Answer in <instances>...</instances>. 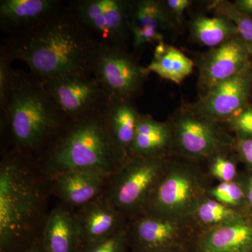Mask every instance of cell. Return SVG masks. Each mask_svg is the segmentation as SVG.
<instances>
[{"instance_id": "6da1fadb", "label": "cell", "mask_w": 252, "mask_h": 252, "mask_svg": "<svg viewBox=\"0 0 252 252\" xmlns=\"http://www.w3.org/2000/svg\"><path fill=\"white\" fill-rule=\"evenodd\" d=\"M98 41L77 21L67 2L35 27L7 36L1 46L26 63L39 80L91 73Z\"/></svg>"}, {"instance_id": "7a4b0ae2", "label": "cell", "mask_w": 252, "mask_h": 252, "mask_svg": "<svg viewBox=\"0 0 252 252\" xmlns=\"http://www.w3.org/2000/svg\"><path fill=\"white\" fill-rule=\"evenodd\" d=\"M50 195L51 180L36 158L4 151L0 163L1 252L41 233Z\"/></svg>"}, {"instance_id": "3957f363", "label": "cell", "mask_w": 252, "mask_h": 252, "mask_svg": "<svg viewBox=\"0 0 252 252\" xmlns=\"http://www.w3.org/2000/svg\"><path fill=\"white\" fill-rule=\"evenodd\" d=\"M0 109L1 132L9 144L6 150L36 158L67 124L41 81L32 74L14 69Z\"/></svg>"}, {"instance_id": "277c9868", "label": "cell", "mask_w": 252, "mask_h": 252, "mask_svg": "<svg viewBox=\"0 0 252 252\" xmlns=\"http://www.w3.org/2000/svg\"><path fill=\"white\" fill-rule=\"evenodd\" d=\"M127 158L113 140L102 112L67 122L36 160L51 177L88 169L112 175Z\"/></svg>"}, {"instance_id": "5b68a950", "label": "cell", "mask_w": 252, "mask_h": 252, "mask_svg": "<svg viewBox=\"0 0 252 252\" xmlns=\"http://www.w3.org/2000/svg\"><path fill=\"white\" fill-rule=\"evenodd\" d=\"M168 160L167 156L128 157L109 177L104 196L128 220L142 213Z\"/></svg>"}, {"instance_id": "8992f818", "label": "cell", "mask_w": 252, "mask_h": 252, "mask_svg": "<svg viewBox=\"0 0 252 252\" xmlns=\"http://www.w3.org/2000/svg\"><path fill=\"white\" fill-rule=\"evenodd\" d=\"M207 190L202 176L194 167L169 158L143 212L173 220H191Z\"/></svg>"}, {"instance_id": "52a82bcc", "label": "cell", "mask_w": 252, "mask_h": 252, "mask_svg": "<svg viewBox=\"0 0 252 252\" xmlns=\"http://www.w3.org/2000/svg\"><path fill=\"white\" fill-rule=\"evenodd\" d=\"M91 74L109 97L134 101L142 92L149 72L127 48L99 44L91 63Z\"/></svg>"}, {"instance_id": "ba28073f", "label": "cell", "mask_w": 252, "mask_h": 252, "mask_svg": "<svg viewBox=\"0 0 252 252\" xmlns=\"http://www.w3.org/2000/svg\"><path fill=\"white\" fill-rule=\"evenodd\" d=\"M170 122L172 145L182 157L211 158L224 154L235 142L217 122L189 108L181 110Z\"/></svg>"}, {"instance_id": "9c48e42d", "label": "cell", "mask_w": 252, "mask_h": 252, "mask_svg": "<svg viewBox=\"0 0 252 252\" xmlns=\"http://www.w3.org/2000/svg\"><path fill=\"white\" fill-rule=\"evenodd\" d=\"M67 4L79 23L99 44L127 48L131 39L128 24L130 1L73 0Z\"/></svg>"}, {"instance_id": "30bf717a", "label": "cell", "mask_w": 252, "mask_h": 252, "mask_svg": "<svg viewBox=\"0 0 252 252\" xmlns=\"http://www.w3.org/2000/svg\"><path fill=\"white\" fill-rule=\"evenodd\" d=\"M67 122L102 112L109 96L91 73L40 80Z\"/></svg>"}, {"instance_id": "8fae6325", "label": "cell", "mask_w": 252, "mask_h": 252, "mask_svg": "<svg viewBox=\"0 0 252 252\" xmlns=\"http://www.w3.org/2000/svg\"><path fill=\"white\" fill-rule=\"evenodd\" d=\"M191 220H173L142 212L129 219L127 240L137 252L170 251L195 229Z\"/></svg>"}, {"instance_id": "7c38bea8", "label": "cell", "mask_w": 252, "mask_h": 252, "mask_svg": "<svg viewBox=\"0 0 252 252\" xmlns=\"http://www.w3.org/2000/svg\"><path fill=\"white\" fill-rule=\"evenodd\" d=\"M252 93V65L213 86L189 107L210 120L227 122L249 106Z\"/></svg>"}, {"instance_id": "4fadbf2b", "label": "cell", "mask_w": 252, "mask_h": 252, "mask_svg": "<svg viewBox=\"0 0 252 252\" xmlns=\"http://www.w3.org/2000/svg\"><path fill=\"white\" fill-rule=\"evenodd\" d=\"M199 83L206 91L252 65V56L240 35L212 48L199 60Z\"/></svg>"}, {"instance_id": "5bb4252c", "label": "cell", "mask_w": 252, "mask_h": 252, "mask_svg": "<svg viewBox=\"0 0 252 252\" xmlns=\"http://www.w3.org/2000/svg\"><path fill=\"white\" fill-rule=\"evenodd\" d=\"M97 170H78L49 177L51 192L61 204L79 208L104 195L109 177Z\"/></svg>"}, {"instance_id": "9a60e30c", "label": "cell", "mask_w": 252, "mask_h": 252, "mask_svg": "<svg viewBox=\"0 0 252 252\" xmlns=\"http://www.w3.org/2000/svg\"><path fill=\"white\" fill-rule=\"evenodd\" d=\"M72 211L80 233L81 246L126 229L128 223V219L104 195Z\"/></svg>"}, {"instance_id": "2e32d148", "label": "cell", "mask_w": 252, "mask_h": 252, "mask_svg": "<svg viewBox=\"0 0 252 252\" xmlns=\"http://www.w3.org/2000/svg\"><path fill=\"white\" fill-rule=\"evenodd\" d=\"M202 229L200 252H252V211L249 208L234 220Z\"/></svg>"}, {"instance_id": "e0dca14e", "label": "cell", "mask_w": 252, "mask_h": 252, "mask_svg": "<svg viewBox=\"0 0 252 252\" xmlns=\"http://www.w3.org/2000/svg\"><path fill=\"white\" fill-rule=\"evenodd\" d=\"M128 24L135 49L164 41V32L171 28V17L162 1H130Z\"/></svg>"}, {"instance_id": "ac0fdd59", "label": "cell", "mask_w": 252, "mask_h": 252, "mask_svg": "<svg viewBox=\"0 0 252 252\" xmlns=\"http://www.w3.org/2000/svg\"><path fill=\"white\" fill-rule=\"evenodd\" d=\"M65 4L61 0H1L0 28L8 36L35 27Z\"/></svg>"}, {"instance_id": "d6986e66", "label": "cell", "mask_w": 252, "mask_h": 252, "mask_svg": "<svg viewBox=\"0 0 252 252\" xmlns=\"http://www.w3.org/2000/svg\"><path fill=\"white\" fill-rule=\"evenodd\" d=\"M44 252H77L80 233L72 209L60 203L46 217L40 233Z\"/></svg>"}, {"instance_id": "ffe728a7", "label": "cell", "mask_w": 252, "mask_h": 252, "mask_svg": "<svg viewBox=\"0 0 252 252\" xmlns=\"http://www.w3.org/2000/svg\"><path fill=\"white\" fill-rule=\"evenodd\" d=\"M172 146V131L170 122H158L149 114H141L135 137L129 149V157L167 156Z\"/></svg>"}, {"instance_id": "44dd1931", "label": "cell", "mask_w": 252, "mask_h": 252, "mask_svg": "<svg viewBox=\"0 0 252 252\" xmlns=\"http://www.w3.org/2000/svg\"><path fill=\"white\" fill-rule=\"evenodd\" d=\"M103 116L113 140L128 156L141 116L134 101L109 97Z\"/></svg>"}, {"instance_id": "7402d4cb", "label": "cell", "mask_w": 252, "mask_h": 252, "mask_svg": "<svg viewBox=\"0 0 252 252\" xmlns=\"http://www.w3.org/2000/svg\"><path fill=\"white\" fill-rule=\"evenodd\" d=\"M194 62L185 54L164 41L158 43L153 59L147 67L162 79L180 84L193 72Z\"/></svg>"}, {"instance_id": "603a6c76", "label": "cell", "mask_w": 252, "mask_h": 252, "mask_svg": "<svg viewBox=\"0 0 252 252\" xmlns=\"http://www.w3.org/2000/svg\"><path fill=\"white\" fill-rule=\"evenodd\" d=\"M191 31L197 42L211 49L239 35L234 23L223 16L208 17L199 15L192 21Z\"/></svg>"}, {"instance_id": "cb8c5ba5", "label": "cell", "mask_w": 252, "mask_h": 252, "mask_svg": "<svg viewBox=\"0 0 252 252\" xmlns=\"http://www.w3.org/2000/svg\"><path fill=\"white\" fill-rule=\"evenodd\" d=\"M245 210L231 208L206 195L197 207L193 220L198 228H208L234 220Z\"/></svg>"}, {"instance_id": "d4e9b609", "label": "cell", "mask_w": 252, "mask_h": 252, "mask_svg": "<svg viewBox=\"0 0 252 252\" xmlns=\"http://www.w3.org/2000/svg\"><path fill=\"white\" fill-rule=\"evenodd\" d=\"M210 9L215 10L219 16L229 18L234 23L238 28L239 35L245 41L252 56V16L239 10L234 3L225 0L214 1Z\"/></svg>"}, {"instance_id": "484cf974", "label": "cell", "mask_w": 252, "mask_h": 252, "mask_svg": "<svg viewBox=\"0 0 252 252\" xmlns=\"http://www.w3.org/2000/svg\"><path fill=\"white\" fill-rule=\"evenodd\" d=\"M207 195L231 208L236 210L248 208L243 187L236 180L220 182V185L208 189Z\"/></svg>"}, {"instance_id": "4316f807", "label": "cell", "mask_w": 252, "mask_h": 252, "mask_svg": "<svg viewBox=\"0 0 252 252\" xmlns=\"http://www.w3.org/2000/svg\"><path fill=\"white\" fill-rule=\"evenodd\" d=\"M126 228L102 240L82 245L77 252H126L129 245Z\"/></svg>"}, {"instance_id": "83f0119b", "label": "cell", "mask_w": 252, "mask_h": 252, "mask_svg": "<svg viewBox=\"0 0 252 252\" xmlns=\"http://www.w3.org/2000/svg\"><path fill=\"white\" fill-rule=\"evenodd\" d=\"M210 159V171L215 178L220 182H230L235 180L236 165L224 154H218Z\"/></svg>"}, {"instance_id": "f1b7e54d", "label": "cell", "mask_w": 252, "mask_h": 252, "mask_svg": "<svg viewBox=\"0 0 252 252\" xmlns=\"http://www.w3.org/2000/svg\"><path fill=\"white\" fill-rule=\"evenodd\" d=\"M227 122L238 139L252 137V107L248 106Z\"/></svg>"}, {"instance_id": "f546056e", "label": "cell", "mask_w": 252, "mask_h": 252, "mask_svg": "<svg viewBox=\"0 0 252 252\" xmlns=\"http://www.w3.org/2000/svg\"><path fill=\"white\" fill-rule=\"evenodd\" d=\"M13 60L4 48H0V104H2L9 91L13 71L11 63Z\"/></svg>"}, {"instance_id": "4dcf8cb0", "label": "cell", "mask_w": 252, "mask_h": 252, "mask_svg": "<svg viewBox=\"0 0 252 252\" xmlns=\"http://www.w3.org/2000/svg\"><path fill=\"white\" fill-rule=\"evenodd\" d=\"M162 4L166 9L170 17L175 18L176 21H182L184 13L192 4L190 0H167L162 1Z\"/></svg>"}, {"instance_id": "1f68e13d", "label": "cell", "mask_w": 252, "mask_h": 252, "mask_svg": "<svg viewBox=\"0 0 252 252\" xmlns=\"http://www.w3.org/2000/svg\"><path fill=\"white\" fill-rule=\"evenodd\" d=\"M235 147L241 160L252 170V137L238 139Z\"/></svg>"}, {"instance_id": "d6a6232c", "label": "cell", "mask_w": 252, "mask_h": 252, "mask_svg": "<svg viewBox=\"0 0 252 252\" xmlns=\"http://www.w3.org/2000/svg\"><path fill=\"white\" fill-rule=\"evenodd\" d=\"M238 182L243 187L247 205L252 211V170H250V174Z\"/></svg>"}, {"instance_id": "836d02e7", "label": "cell", "mask_w": 252, "mask_h": 252, "mask_svg": "<svg viewBox=\"0 0 252 252\" xmlns=\"http://www.w3.org/2000/svg\"><path fill=\"white\" fill-rule=\"evenodd\" d=\"M234 4L240 11L252 16V0H236Z\"/></svg>"}, {"instance_id": "e575fe53", "label": "cell", "mask_w": 252, "mask_h": 252, "mask_svg": "<svg viewBox=\"0 0 252 252\" xmlns=\"http://www.w3.org/2000/svg\"><path fill=\"white\" fill-rule=\"evenodd\" d=\"M24 252H44L42 247H41L40 240H39V241H36V240Z\"/></svg>"}, {"instance_id": "d590c367", "label": "cell", "mask_w": 252, "mask_h": 252, "mask_svg": "<svg viewBox=\"0 0 252 252\" xmlns=\"http://www.w3.org/2000/svg\"><path fill=\"white\" fill-rule=\"evenodd\" d=\"M171 252L170 251H154V252Z\"/></svg>"}]
</instances>
